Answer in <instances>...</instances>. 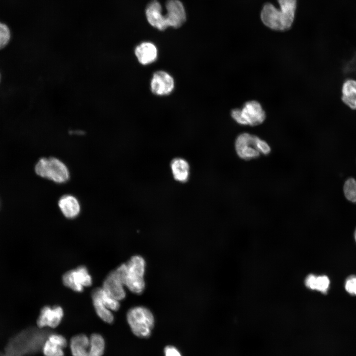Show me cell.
I'll use <instances>...</instances> for the list:
<instances>
[{"instance_id":"obj_10","label":"cell","mask_w":356,"mask_h":356,"mask_svg":"<svg viewBox=\"0 0 356 356\" xmlns=\"http://www.w3.org/2000/svg\"><path fill=\"white\" fill-rule=\"evenodd\" d=\"M101 288L106 293L119 301L126 297L123 279L116 268L107 274Z\"/></svg>"},{"instance_id":"obj_9","label":"cell","mask_w":356,"mask_h":356,"mask_svg":"<svg viewBox=\"0 0 356 356\" xmlns=\"http://www.w3.org/2000/svg\"><path fill=\"white\" fill-rule=\"evenodd\" d=\"M258 136L249 133L240 134L235 142V150L238 156L245 160L257 158L260 155L258 150Z\"/></svg>"},{"instance_id":"obj_18","label":"cell","mask_w":356,"mask_h":356,"mask_svg":"<svg viewBox=\"0 0 356 356\" xmlns=\"http://www.w3.org/2000/svg\"><path fill=\"white\" fill-rule=\"evenodd\" d=\"M58 206L62 213L67 219L75 218L80 212L79 202L71 195H65L61 197L58 201Z\"/></svg>"},{"instance_id":"obj_21","label":"cell","mask_w":356,"mask_h":356,"mask_svg":"<svg viewBox=\"0 0 356 356\" xmlns=\"http://www.w3.org/2000/svg\"><path fill=\"white\" fill-rule=\"evenodd\" d=\"M171 168L174 178L179 181L187 180L189 176V165L184 159L176 158L171 163Z\"/></svg>"},{"instance_id":"obj_11","label":"cell","mask_w":356,"mask_h":356,"mask_svg":"<svg viewBox=\"0 0 356 356\" xmlns=\"http://www.w3.org/2000/svg\"><path fill=\"white\" fill-rule=\"evenodd\" d=\"M174 88V79L169 73L161 70L153 74L150 82V89L153 94L167 95L173 91Z\"/></svg>"},{"instance_id":"obj_24","label":"cell","mask_w":356,"mask_h":356,"mask_svg":"<svg viewBox=\"0 0 356 356\" xmlns=\"http://www.w3.org/2000/svg\"><path fill=\"white\" fill-rule=\"evenodd\" d=\"M11 32L8 27L0 22V50L3 48L9 43Z\"/></svg>"},{"instance_id":"obj_20","label":"cell","mask_w":356,"mask_h":356,"mask_svg":"<svg viewBox=\"0 0 356 356\" xmlns=\"http://www.w3.org/2000/svg\"><path fill=\"white\" fill-rule=\"evenodd\" d=\"M342 100L351 109H356V80L349 79L344 81L342 87Z\"/></svg>"},{"instance_id":"obj_5","label":"cell","mask_w":356,"mask_h":356,"mask_svg":"<svg viewBox=\"0 0 356 356\" xmlns=\"http://www.w3.org/2000/svg\"><path fill=\"white\" fill-rule=\"evenodd\" d=\"M127 320L134 335L141 338L149 337L154 327L155 319L151 311L143 306H135L129 310Z\"/></svg>"},{"instance_id":"obj_7","label":"cell","mask_w":356,"mask_h":356,"mask_svg":"<svg viewBox=\"0 0 356 356\" xmlns=\"http://www.w3.org/2000/svg\"><path fill=\"white\" fill-rule=\"evenodd\" d=\"M231 116L238 124L250 126L259 125L266 119L264 110L261 104L256 100L247 101L241 109L232 110Z\"/></svg>"},{"instance_id":"obj_27","label":"cell","mask_w":356,"mask_h":356,"mask_svg":"<svg viewBox=\"0 0 356 356\" xmlns=\"http://www.w3.org/2000/svg\"><path fill=\"white\" fill-rule=\"evenodd\" d=\"M354 236H355V240H356V229L355 231Z\"/></svg>"},{"instance_id":"obj_26","label":"cell","mask_w":356,"mask_h":356,"mask_svg":"<svg viewBox=\"0 0 356 356\" xmlns=\"http://www.w3.org/2000/svg\"><path fill=\"white\" fill-rule=\"evenodd\" d=\"M164 356H182L179 350L175 346H167L164 351Z\"/></svg>"},{"instance_id":"obj_1","label":"cell","mask_w":356,"mask_h":356,"mask_svg":"<svg viewBox=\"0 0 356 356\" xmlns=\"http://www.w3.org/2000/svg\"><path fill=\"white\" fill-rule=\"evenodd\" d=\"M279 7L270 3H266L261 10L262 22L268 28L284 31L290 29L293 23L297 0H277Z\"/></svg>"},{"instance_id":"obj_17","label":"cell","mask_w":356,"mask_h":356,"mask_svg":"<svg viewBox=\"0 0 356 356\" xmlns=\"http://www.w3.org/2000/svg\"><path fill=\"white\" fill-rule=\"evenodd\" d=\"M91 298L95 311L98 316L106 323L111 324L114 320L112 312L109 310L101 300L99 287L94 288L91 293Z\"/></svg>"},{"instance_id":"obj_4","label":"cell","mask_w":356,"mask_h":356,"mask_svg":"<svg viewBox=\"0 0 356 356\" xmlns=\"http://www.w3.org/2000/svg\"><path fill=\"white\" fill-rule=\"evenodd\" d=\"M105 343L103 337L98 333L89 337L84 334L72 337L70 348L73 356H102Z\"/></svg>"},{"instance_id":"obj_2","label":"cell","mask_w":356,"mask_h":356,"mask_svg":"<svg viewBox=\"0 0 356 356\" xmlns=\"http://www.w3.org/2000/svg\"><path fill=\"white\" fill-rule=\"evenodd\" d=\"M145 267L144 259L141 256L135 255L116 269L121 275L125 287L131 292L139 295L145 288L144 279Z\"/></svg>"},{"instance_id":"obj_22","label":"cell","mask_w":356,"mask_h":356,"mask_svg":"<svg viewBox=\"0 0 356 356\" xmlns=\"http://www.w3.org/2000/svg\"><path fill=\"white\" fill-rule=\"evenodd\" d=\"M99 293L102 301L106 307L112 312H116L120 308V301L106 293L101 287H99Z\"/></svg>"},{"instance_id":"obj_3","label":"cell","mask_w":356,"mask_h":356,"mask_svg":"<svg viewBox=\"0 0 356 356\" xmlns=\"http://www.w3.org/2000/svg\"><path fill=\"white\" fill-rule=\"evenodd\" d=\"M41 336L37 331L24 330L11 338L0 356H25L34 353L41 344Z\"/></svg>"},{"instance_id":"obj_16","label":"cell","mask_w":356,"mask_h":356,"mask_svg":"<svg viewBox=\"0 0 356 356\" xmlns=\"http://www.w3.org/2000/svg\"><path fill=\"white\" fill-rule=\"evenodd\" d=\"M67 345V340L63 336L52 334L44 341L43 352L44 356H64L63 350Z\"/></svg>"},{"instance_id":"obj_14","label":"cell","mask_w":356,"mask_h":356,"mask_svg":"<svg viewBox=\"0 0 356 356\" xmlns=\"http://www.w3.org/2000/svg\"><path fill=\"white\" fill-rule=\"evenodd\" d=\"M145 16L149 24L159 31H164L169 27L165 14H163L160 3L152 0L147 5Z\"/></svg>"},{"instance_id":"obj_19","label":"cell","mask_w":356,"mask_h":356,"mask_svg":"<svg viewBox=\"0 0 356 356\" xmlns=\"http://www.w3.org/2000/svg\"><path fill=\"white\" fill-rule=\"evenodd\" d=\"M330 279L325 275L310 274L305 279V285L309 289L326 294L330 286Z\"/></svg>"},{"instance_id":"obj_6","label":"cell","mask_w":356,"mask_h":356,"mask_svg":"<svg viewBox=\"0 0 356 356\" xmlns=\"http://www.w3.org/2000/svg\"><path fill=\"white\" fill-rule=\"evenodd\" d=\"M35 171L39 176L61 183L69 178V172L65 164L54 157L42 158L35 167Z\"/></svg>"},{"instance_id":"obj_13","label":"cell","mask_w":356,"mask_h":356,"mask_svg":"<svg viewBox=\"0 0 356 356\" xmlns=\"http://www.w3.org/2000/svg\"><path fill=\"white\" fill-rule=\"evenodd\" d=\"M165 7V16L169 27L178 28L182 26L186 19L183 4L179 0H167Z\"/></svg>"},{"instance_id":"obj_23","label":"cell","mask_w":356,"mask_h":356,"mask_svg":"<svg viewBox=\"0 0 356 356\" xmlns=\"http://www.w3.org/2000/svg\"><path fill=\"white\" fill-rule=\"evenodd\" d=\"M344 192L346 198L350 201L356 202V180L348 178L344 185Z\"/></svg>"},{"instance_id":"obj_8","label":"cell","mask_w":356,"mask_h":356,"mask_svg":"<svg viewBox=\"0 0 356 356\" xmlns=\"http://www.w3.org/2000/svg\"><path fill=\"white\" fill-rule=\"evenodd\" d=\"M62 281L66 287L79 293L82 292L85 287L90 286L92 279L88 268L80 266L64 273Z\"/></svg>"},{"instance_id":"obj_15","label":"cell","mask_w":356,"mask_h":356,"mask_svg":"<svg viewBox=\"0 0 356 356\" xmlns=\"http://www.w3.org/2000/svg\"><path fill=\"white\" fill-rule=\"evenodd\" d=\"M134 54L140 64L147 65L154 62L157 60L158 49L155 44L152 42H142L135 47Z\"/></svg>"},{"instance_id":"obj_12","label":"cell","mask_w":356,"mask_h":356,"mask_svg":"<svg viewBox=\"0 0 356 356\" xmlns=\"http://www.w3.org/2000/svg\"><path fill=\"white\" fill-rule=\"evenodd\" d=\"M63 316L64 311L61 307L46 306L41 309L37 324L40 328L46 327L54 328L61 323Z\"/></svg>"},{"instance_id":"obj_25","label":"cell","mask_w":356,"mask_h":356,"mask_svg":"<svg viewBox=\"0 0 356 356\" xmlns=\"http://www.w3.org/2000/svg\"><path fill=\"white\" fill-rule=\"evenodd\" d=\"M345 288L349 294L356 296V275H352L347 278Z\"/></svg>"}]
</instances>
